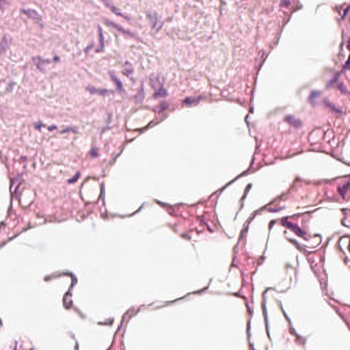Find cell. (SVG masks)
<instances>
[{
	"mask_svg": "<svg viewBox=\"0 0 350 350\" xmlns=\"http://www.w3.org/2000/svg\"><path fill=\"white\" fill-rule=\"evenodd\" d=\"M87 90L90 92V93H91L93 94H99V95H106V94L112 93L111 91L107 90L97 89V88H93V87H88Z\"/></svg>",
	"mask_w": 350,
	"mask_h": 350,
	"instance_id": "cell-6",
	"label": "cell"
},
{
	"mask_svg": "<svg viewBox=\"0 0 350 350\" xmlns=\"http://www.w3.org/2000/svg\"><path fill=\"white\" fill-rule=\"evenodd\" d=\"M150 84L155 90V93H154L155 97H165L168 95L167 91L163 88L162 84L157 77H150Z\"/></svg>",
	"mask_w": 350,
	"mask_h": 350,
	"instance_id": "cell-1",
	"label": "cell"
},
{
	"mask_svg": "<svg viewBox=\"0 0 350 350\" xmlns=\"http://www.w3.org/2000/svg\"><path fill=\"white\" fill-rule=\"evenodd\" d=\"M21 13H23L24 15H27L31 19L34 20L36 21H41L42 19L41 16L37 13L35 10L27 8V9H22Z\"/></svg>",
	"mask_w": 350,
	"mask_h": 350,
	"instance_id": "cell-2",
	"label": "cell"
},
{
	"mask_svg": "<svg viewBox=\"0 0 350 350\" xmlns=\"http://www.w3.org/2000/svg\"><path fill=\"white\" fill-rule=\"evenodd\" d=\"M8 45V41L6 37H4L0 42V53L4 52Z\"/></svg>",
	"mask_w": 350,
	"mask_h": 350,
	"instance_id": "cell-10",
	"label": "cell"
},
{
	"mask_svg": "<svg viewBox=\"0 0 350 350\" xmlns=\"http://www.w3.org/2000/svg\"><path fill=\"white\" fill-rule=\"evenodd\" d=\"M105 23L107 24V25L110 26V27H112L113 28L116 29V30L119 31V32H123V34H127V35H128V36H130L134 37V35L132 34H130V33L129 32H127V30H125V29L122 28V27H120L119 25H117L116 24L114 23V22L109 21H105Z\"/></svg>",
	"mask_w": 350,
	"mask_h": 350,
	"instance_id": "cell-3",
	"label": "cell"
},
{
	"mask_svg": "<svg viewBox=\"0 0 350 350\" xmlns=\"http://www.w3.org/2000/svg\"><path fill=\"white\" fill-rule=\"evenodd\" d=\"M79 175H80V174L79 173L76 174L75 177H73L71 180H69V183H73V182H75L78 179V178H79Z\"/></svg>",
	"mask_w": 350,
	"mask_h": 350,
	"instance_id": "cell-12",
	"label": "cell"
},
{
	"mask_svg": "<svg viewBox=\"0 0 350 350\" xmlns=\"http://www.w3.org/2000/svg\"><path fill=\"white\" fill-rule=\"evenodd\" d=\"M199 99H197V98H194V97H189L187 98V99H185L183 101V103L185 104H187V105H194V104L197 103L198 102Z\"/></svg>",
	"mask_w": 350,
	"mask_h": 350,
	"instance_id": "cell-11",
	"label": "cell"
},
{
	"mask_svg": "<svg viewBox=\"0 0 350 350\" xmlns=\"http://www.w3.org/2000/svg\"><path fill=\"white\" fill-rule=\"evenodd\" d=\"M6 1V0H0V10L4 6Z\"/></svg>",
	"mask_w": 350,
	"mask_h": 350,
	"instance_id": "cell-13",
	"label": "cell"
},
{
	"mask_svg": "<svg viewBox=\"0 0 350 350\" xmlns=\"http://www.w3.org/2000/svg\"><path fill=\"white\" fill-rule=\"evenodd\" d=\"M101 1H103V4H105V5L106 6H107V8H108L109 9H110L111 11H112V12H113V13H115L116 15H119V16H121V17L125 18V19H128V18H127V17H126L125 15H123V14L120 13V12L119 11V10H118V9H117L116 8V7L114 6V5H113V4H112L109 3V1H107V0H101Z\"/></svg>",
	"mask_w": 350,
	"mask_h": 350,
	"instance_id": "cell-4",
	"label": "cell"
},
{
	"mask_svg": "<svg viewBox=\"0 0 350 350\" xmlns=\"http://www.w3.org/2000/svg\"><path fill=\"white\" fill-rule=\"evenodd\" d=\"M110 77L112 78V80L114 82L117 88L119 89L121 91L123 90V84H122L121 80H120L114 73H110Z\"/></svg>",
	"mask_w": 350,
	"mask_h": 350,
	"instance_id": "cell-8",
	"label": "cell"
},
{
	"mask_svg": "<svg viewBox=\"0 0 350 350\" xmlns=\"http://www.w3.org/2000/svg\"><path fill=\"white\" fill-rule=\"evenodd\" d=\"M123 73L125 75H129L133 72V68L129 63L126 62L124 65V69L123 70Z\"/></svg>",
	"mask_w": 350,
	"mask_h": 350,
	"instance_id": "cell-9",
	"label": "cell"
},
{
	"mask_svg": "<svg viewBox=\"0 0 350 350\" xmlns=\"http://www.w3.org/2000/svg\"><path fill=\"white\" fill-rule=\"evenodd\" d=\"M285 121L295 127H299L302 125V122L299 120L292 116H287L286 117Z\"/></svg>",
	"mask_w": 350,
	"mask_h": 350,
	"instance_id": "cell-5",
	"label": "cell"
},
{
	"mask_svg": "<svg viewBox=\"0 0 350 350\" xmlns=\"http://www.w3.org/2000/svg\"><path fill=\"white\" fill-rule=\"evenodd\" d=\"M98 32H99V47H98L97 51H103L104 49V39H103V33H102V30L99 26H98Z\"/></svg>",
	"mask_w": 350,
	"mask_h": 350,
	"instance_id": "cell-7",
	"label": "cell"
}]
</instances>
